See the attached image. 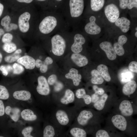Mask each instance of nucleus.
<instances>
[{
  "mask_svg": "<svg viewBox=\"0 0 137 137\" xmlns=\"http://www.w3.org/2000/svg\"><path fill=\"white\" fill-rule=\"evenodd\" d=\"M21 115L22 119L27 121H34L38 118L37 115L32 110L29 109L23 110L21 112Z\"/></svg>",
  "mask_w": 137,
  "mask_h": 137,
  "instance_id": "obj_28",
  "label": "nucleus"
},
{
  "mask_svg": "<svg viewBox=\"0 0 137 137\" xmlns=\"http://www.w3.org/2000/svg\"><path fill=\"white\" fill-rule=\"evenodd\" d=\"M95 137H111L107 131L104 129H99L95 133Z\"/></svg>",
  "mask_w": 137,
  "mask_h": 137,
  "instance_id": "obj_39",
  "label": "nucleus"
},
{
  "mask_svg": "<svg viewBox=\"0 0 137 137\" xmlns=\"http://www.w3.org/2000/svg\"><path fill=\"white\" fill-rule=\"evenodd\" d=\"M91 73L92 76L91 80L92 83L94 84H99L104 82L103 78L97 70H93Z\"/></svg>",
  "mask_w": 137,
  "mask_h": 137,
  "instance_id": "obj_30",
  "label": "nucleus"
},
{
  "mask_svg": "<svg viewBox=\"0 0 137 137\" xmlns=\"http://www.w3.org/2000/svg\"><path fill=\"white\" fill-rule=\"evenodd\" d=\"M0 70L4 76H6L8 75V72L7 70L6 65H1L0 66Z\"/></svg>",
  "mask_w": 137,
  "mask_h": 137,
  "instance_id": "obj_48",
  "label": "nucleus"
},
{
  "mask_svg": "<svg viewBox=\"0 0 137 137\" xmlns=\"http://www.w3.org/2000/svg\"><path fill=\"white\" fill-rule=\"evenodd\" d=\"M133 76V74L131 71L128 70H125L121 73L120 79L122 82L125 83L131 80Z\"/></svg>",
  "mask_w": 137,
  "mask_h": 137,
  "instance_id": "obj_33",
  "label": "nucleus"
},
{
  "mask_svg": "<svg viewBox=\"0 0 137 137\" xmlns=\"http://www.w3.org/2000/svg\"><path fill=\"white\" fill-rule=\"evenodd\" d=\"M108 98V95L107 94L105 93L102 95L100 99L94 104V107L98 110H102L104 107Z\"/></svg>",
  "mask_w": 137,
  "mask_h": 137,
  "instance_id": "obj_31",
  "label": "nucleus"
},
{
  "mask_svg": "<svg viewBox=\"0 0 137 137\" xmlns=\"http://www.w3.org/2000/svg\"><path fill=\"white\" fill-rule=\"evenodd\" d=\"M119 108L122 114L124 116H129L133 113L132 106L129 100H125L122 101L119 105Z\"/></svg>",
  "mask_w": 137,
  "mask_h": 137,
  "instance_id": "obj_21",
  "label": "nucleus"
},
{
  "mask_svg": "<svg viewBox=\"0 0 137 137\" xmlns=\"http://www.w3.org/2000/svg\"><path fill=\"white\" fill-rule=\"evenodd\" d=\"M48 65L43 63V64L40 68V72L42 73H46L48 70Z\"/></svg>",
  "mask_w": 137,
  "mask_h": 137,
  "instance_id": "obj_51",
  "label": "nucleus"
},
{
  "mask_svg": "<svg viewBox=\"0 0 137 137\" xmlns=\"http://www.w3.org/2000/svg\"><path fill=\"white\" fill-rule=\"evenodd\" d=\"M119 6L121 8L125 9L127 7V5L128 3V0H120L119 1Z\"/></svg>",
  "mask_w": 137,
  "mask_h": 137,
  "instance_id": "obj_47",
  "label": "nucleus"
},
{
  "mask_svg": "<svg viewBox=\"0 0 137 137\" xmlns=\"http://www.w3.org/2000/svg\"><path fill=\"white\" fill-rule=\"evenodd\" d=\"M99 46L105 53L108 58L114 60L116 57V54L111 43L108 41L103 42L100 43Z\"/></svg>",
  "mask_w": 137,
  "mask_h": 137,
  "instance_id": "obj_16",
  "label": "nucleus"
},
{
  "mask_svg": "<svg viewBox=\"0 0 137 137\" xmlns=\"http://www.w3.org/2000/svg\"><path fill=\"white\" fill-rule=\"evenodd\" d=\"M11 19L9 15H6L4 17L1 21V24L2 26H5L11 23Z\"/></svg>",
  "mask_w": 137,
  "mask_h": 137,
  "instance_id": "obj_42",
  "label": "nucleus"
},
{
  "mask_svg": "<svg viewBox=\"0 0 137 137\" xmlns=\"http://www.w3.org/2000/svg\"><path fill=\"white\" fill-rule=\"evenodd\" d=\"M18 28L17 24L14 23H11L7 25L4 27L5 31L6 32H10L13 30H16Z\"/></svg>",
  "mask_w": 137,
  "mask_h": 137,
  "instance_id": "obj_40",
  "label": "nucleus"
},
{
  "mask_svg": "<svg viewBox=\"0 0 137 137\" xmlns=\"http://www.w3.org/2000/svg\"><path fill=\"white\" fill-rule=\"evenodd\" d=\"M105 1L104 0H91L90 5L91 9L93 11H98L104 6Z\"/></svg>",
  "mask_w": 137,
  "mask_h": 137,
  "instance_id": "obj_32",
  "label": "nucleus"
},
{
  "mask_svg": "<svg viewBox=\"0 0 137 137\" xmlns=\"http://www.w3.org/2000/svg\"><path fill=\"white\" fill-rule=\"evenodd\" d=\"M87 134L83 128L72 124L65 131V137H87Z\"/></svg>",
  "mask_w": 137,
  "mask_h": 137,
  "instance_id": "obj_13",
  "label": "nucleus"
},
{
  "mask_svg": "<svg viewBox=\"0 0 137 137\" xmlns=\"http://www.w3.org/2000/svg\"><path fill=\"white\" fill-rule=\"evenodd\" d=\"M17 47L16 44L14 42L4 44L3 46L4 50L8 53H11L15 52L17 49Z\"/></svg>",
  "mask_w": 137,
  "mask_h": 137,
  "instance_id": "obj_34",
  "label": "nucleus"
},
{
  "mask_svg": "<svg viewBox=\"0 0 137 137\" xmlns=\"http://www.w3.org/2000/svg\"><path fill=\"white\" fill-rule=\"evenodd\" d=\"M137 27H136V28H135V30H137Z\"/></svg>",
  "mask_w": 137,
  "mask_h": 137,
  "instance_id": "obj_62",
  "label": "nucleus"
},
{
  "mask_svg": "<svg viewBox=\"0 0 137 137\" xmlns=\"http://www.w3.org/2000/svg\"><path fill=\"white\" fill-rule=\"evenodd\" d=\"M135 36L136 37H137V32L136 31L135 34Z\"/></svg>",
  "mask_w": 137,
  "mask_h": 137,
  "instance_id": "obj_61",
  "label": "nucleus"
},
{
  "mask_svg": "<svg viewBox=\"0 0 137 137\" xmlns=\"http://www.w3.org/2000/svg\"><path fill=\"white\" fill-rule=\"evenodd\" d=\"M8 71L9 72H10L13 70V67L10 65H6Z\"/></svg>",
  "mask_w": 137,
  "mask_h": 137,
  "instance_id": "obj_56",
  "label": "nucleus"
},
{
  "mask_svg": "<svg viewBox=\"0 0 137 137\" xmlns=\"http://www.w3.org/2000/svg\"><path fill=\"white\" fill-rule=\"evenodd\" d=\"M137 62L135 61L131 62L129 64L128 68L131 72L137 73Z\"/></svg>",
  "mask_w": 137,
  "mask_h": 137,
  "instance_id": "obj_43",
  "label": "nucleus"
},
{
  "mask_svg": "<svg viewBox=\"0 0 137 137\" xmlns=\"http://www.w3.org/2000/svg\"><path fill=\"white\" fill-rule=\"evenodd\" d=\"M115 24L116 26L119 28L122 32L126 33L129 30L130 22L127 18L122 17L118 18L115 22Z\"/></svg>",
  "mask_w": 137,
  "mask_h": 137,
  "instance_id": "obj_23",
  "label": "nucleus"
},
{
  "mask_svg": "<svg viewBox=\"0 0 137 137\" xmlns=\"http://www.w3.org/2000/svg\"><path fill=\"white\" fill-rule=\"evenodd\" d=\"M137 84L134 80H131L125 84L123 88V93L126 95H130L133 93L137 88Z\"/></svg>",
  "mask_w": 137,
  "mask_h": 137,
  "instance_id": "obj_25",
  "label": "nucleus"
},
{
  "mask_svg": "<svg viewBox=\"0 0 137 137\" xmlns=\"http://www.w3.org/2000/svg\"><path fill=\"white\" fill-rule=\"evenodd\" d=\"M93 88L95 93L98 95H102L104 93L105 91L102 88H98L96 85H93Z\"/></svg>",
  "mask_w": 137,
  "mask_h": 137,
  "instance_id": "obj_44",
  "label": "nucleus"
},
{
  "mask_svg": "<svg viewBox=\"0 0 137 137\" xmlns=\"http://www.w3.org/2000/svg\"><path fill=\"white\" fill-rule=\"evenodd\" d=\"M89 22L84 25V29L85 32L90 35L99 33L101 31L100 28L96 23V17L92 15L89 17Z\"/></svg>",
  "mask_w": 137,
  "mask_h": 137,
  "instance_id": "obj_12",
  "label": "nucleus"
},
{
  "mask_svg": "<svg viewBox=\"0 0 137 137\" xmlns=\"http://www.w3.org/2000/svg\"><path fill=\"white\" fill-rule=\"evenodd\" d=\"M105 15L109 21L113 23L119 18V11L117 6L113 4L107 5L104 10Z\"/></svg>",
  "mask_w": 137,
  "mask_h": 137,
  "instance_id": "obj_11",
  "label": "nucleus"
},
{
  "mask_svg": "<svg viewBox=\"0 0 137 137\" xmlns=\"http://www.w3.org/2000/svg\"><path fill=\"white\" fill-rule=\"evenodd\" d=\"M77 113L74 106H57L52 114V123L57 127L62 129L70 127L74 122Z\"/></svg>",
  "mask_w": 137,
  "mask_h": 137,
  "instance_id": "obj_4",
  "label": "nucleus"
},
{
  "mask_svg": "<svg viewBox=\"0 0 137 137\" xmlns=\"http://www.w3.org/2000/svg\"><path fill=\"white\" fill-rule=\"evenodd\" d=\"M71 40V32L65 31L58 32L41 41L52 58H60L69 53Z\"/></svg>",
  "mask_w": 137,
  "mask_h": 137,
  "instance_id": "obj_2",
  "label": "nucleus"
},
{
  "mask_svg": "<svg viewBox=\"0 0 137 137\" xmlns=\"http://www.w3.org/2000/svg\"><path fill=\"white\" fill-rule=\"evenodd\" d=\"M17 61L27 69L32 70L35 67V60L34 58L29 55H25L22 56Z\"/></svg>",
  "mask_w": 137,
  "mask_h": 137,
  "instance_id": "obj_19",
  "label": "nucleus"
},
{
  "mask_svg": "<svg viewBox=\"0 0 137 137\" xmlns=\"http://www.w3.org/2000/svg\"><path fill=\"white\" fill-rule=\"evenodd\" d=\"M63 0H48L46 10L59 12Z\"/></svg>",
  "mask_w": 137,
  "mask_h": 137,
  "instance_id": "obj_26",
  "label": "nucleus"
},
{
  "mask_svg": "<svg viewBox=\"0 0 137 137\" xmlns=\"http://www.w3.org/2000/svg\"><path fill=\"white\" fill-rule=\"evenodd\" d=\"M18 2L20 3H25L27 4H29L31 3L33 0H17Z\"/></svg>",
  "mask_w": 137,
  "mask_h": 137,
  "instance_id": "obj_54",
  "label": "nucleus"
},
{
  "mask_svg": "<svg viewBox=\"0 0 137 137\" xmlns=\"http://www.w3.org/2000/svg\"><path fill=\"white\" fill-rule=\"evenodd\" d=\"M77 66L82 67L87 65L89 61L87 58L81 53L70 52L66 55Z\"/></svg>",
  "mask_w": 137,
  "mask_h": 137,
  "instance_id": "obj_14",
  "label": "nucleus"
},
{
  "mask_svg": "<svg viewBox=\"0 0 137 137\" xmlns=\"http://www.w3.org/2000/svg\"><path fill=\"white\" fill-rule=\"evenodd\" d=\"M5 113V106L3 101L0 99V116H3Z\"/></svg>",
  "mask_w": 137,
  "mask_h": 137,
  "instance_id": "obj_49",
  "label": "nucleus"
},
{
  "mask_svg": "<svg viewBox=\"0 0 137 137\" xmlns=\"http://www.w3.org/2000/svg\"><path fill=\"white\" fill-rule=\"evenodd\" d=\"M111 121L114 126L119 130L122 131L126 130L127 122L123 116L119 114L114 115L112 118Z\"/></svg>",
  "mask_w": 137,
  "mask_h": 137,
  "instance_id": "obj_17",
  "label": "nucleus"
},
{
  "mask_svg": "<svg viewBox=\"0 0 137 137\" xmlns=\"http://www.w3.org/2000/svg\"><path fill=\"white\" fill-rule=\"evenodd\" d=\"M127 7L129 9H131L133 7L137 8V0H130L128 1Z\"/></svg>",
  "mask_w": 137,
  "mask_h": 137,
  "instance_id": "obj_45",
  "label": "nucleus"
},
{
  "mask_svg": "<svg viewBox=\"0 0 137 137\" xmlns=\"http://www.w3.org/2000/svg\"><path fill=\"white\" fill-rule=\"evenodd\" d=\"M92 112L87 110H83L77 113L73 124L80 127H85L93 117Z\"/></svg>",
  "mask_w": 137,
  "mask_h": 137,
  "instance_id": "obj_8",
  "label": "nucleus"
},
{
  "mask_svg": "<svg viewBox=\"0 0 137 137\" xmlns=\"http://www.w3.org/2000/svg\"><path fill=\"white\" fill-rule=\"evenodd\" d=\"M127 40V37L124 35H121L119 36L118 42L115 43L113 44V48L116 54L121 56L124 54L125 51L123 45Z\"/></svg>",
  "mask_w": 137,
  "mask_h": 137,
  "instance_id": "obj_20",
  "label": "nucleus"
},
{
  "mask_svg": "<svg viewBox=\"0 0 137 137\" xmlns=\"http://www.w3.org/2000/svg\"><path fill=\"white\" fill-rule=\"evenodd\" d=\"M1 38V37L0 36V39Z\"/></svg>",
  "mask_w": 137,
  "mask_h": 137,
  "instance_id": "obj_63",
  "label": "nucleus"
},
{
  "mask_svg": "<svg viewBox=\"0 0 137 137\" xmlns=\"http://www.w3.org/2000/svg\"><path fill=\"white\" fill-rule=\"evenodd\" d=\"M22 52V50L20 49H19L16 50L14 53V54H20Z\"/></svg>",
  "mask_w": 137,
  "mask_h": 137,
  "instance_id": "obj_57",
  "label": "nucleus"
},
{
  "mask_svg": "<svg viewBox=\"0 0 137 137\" xmlns=\"http://www.w3.org/2000/svg\"><path fill=\"white\" fill-rule=\"evenodd\" d=\"M4 9V6L3 5L2 3H0V17L2 15Z\"/></svg>",
  "mask_w": 137,
  "mask_h": 137,
  "instance_id": "obj_55",
  "label": "nucleus"
},
{
  "mask_svg": "<svg viewBox=\"0 0 137 137\" xmlns=\"http://www.w3.org/2000/svg\"><path fill=\"white\" fill-rule=\"evenodd\" d=\"M3 58V55L0 52V64L2 61Z\"/></svg>",
  "mask_w": 137,
  "mask_h": 137,
  "instance_id": "obj_59",
  "label": "nucleus"
},
{
  "mask_svg": "<svg viewBox=\"0 0 137 137\" xmlns=\"http://www.w3.org/2000/svg\"><path fill=\"white\" fill-rule=\"evenodd\" d=\"M21 57L20 55L15 54L14 53L12 55L5 56L4 58V60L7 62L11 63L17 60Z\"/></svg>",
  "mask_w": 137,
  "mask_h": 137,
  "instance_id": "obj_36",
  "label": "nucleus"
},
{
  "mask_svg": "<svg viewBox=\"0 0 137 137\" xmlns=\"http://www.w3.org/2000/svg\"><path fill=\"white\" fill-rule=\"evenodd\" d=\"M39 16L36 11L32 13L31 11L27 9H23L19 14L18 18V25L19 31L23 34L29 31L32 19L38 18Z\"/></svg>",
  "mask_w": 137,
  "mask_h": 137,
  "instance_id": "obj_5",
  "label": "nucleus"
},
{
  "mask_svg": "<svg viewBox=\"0 0 137 137\" xmlns=\"http://www.w3.org/2000/svg\"><path fill=\"white\" fill-rule=\"evenodd\" d=\"M65 132L64 129L57 127L52 122L44 126L41 137H65Z\"/></svg>",
  "mask_w": 137,
  "mask_h": 137,
  "instance_id": "obj_7",
  "label": "nucleus"
},
{
  "mask_svg": "<svg viewBox=\"0 0 137 137\" xmlns=\"http://www.w3.org/2000/svg\"><path fill=\"white\" fill-rule=\"evenodd\" d=\"M53 62V60L52 58L50 56H47L45 58L43 62L45 64L48 65L52 64Z\"/></svg>",
  "mask_w": 137,
  "mask_h": 137,
  "instance_id": "obj_50",
  "label": "nucleus"
},
{
  "mask_svg": "<svg viewBox=\"0 0 137 137\" xmlns=\"http://www.w3.org/2000/svg\"><path fill=\"white\" fill-rule=\"evenodd\" d=\"M13 95L15 99L22 101L28 100L31 97L30 93L25 90L16 91L13 93Z\"/></svg>",
  "mask_w": 137,
  "mask_h": 137,
  "instance_id": "obj_27",
  "label": "nucleus"
},
{
  "mask_svg": "<svg viewBox=\"0 0 137 137\" xmlns=\"http://www.w3.org/2000/svg\"><path fill=\"white\" fill-rule=\"evenodd\" d=\"M70 28L61 13L43 10L39 14L34 33L37 39L42 41L58 32L69 31Z\"/></svg>",
  "mask_w": 137,
  "mask_h": 137,
  "instance_id": "obj_1",
  "label": "nucleus"
},
{
  "mask_svg": "<svg viewBox=\"0 0 137 137\" xmlns=\"http://www.w3.org/2000/svg\"><path fill=\"white\" fill-rule=\"evenodd\" d=\"M0 137H11L8 135H0Z\"/></svg>",
  "mask_w": 137,
  "mask_h": 137,
  "instance_id": "obj_60",
  "label": "nucleus"
},
{
  "mask_svg": "<svg viewBox=\"0 0 137 137\" xmlns=\"http://www.w3.org/2000/svg\"><path fill=\"white\" fill-rule=\"evenodd\" d=\"M42 134V131L35 130L31 126L24 128L19 133V137H41Z\"/></svg>",
  "mask_w": 137,
  "mask_h": 137,
  "instance_id": "obj_15",
  "label": "nucleus"
},
{
  "mask_svg": "<svg viewBox=\"0 0 137 137\" xmlns=\"http://www.w3.org/2000/svg\"><path fill=\"white\" fill-rule=\"evenodd\" d=\"M5 31L4 29L2 28H0V36H1L4 34Z\"/></svg>",
  "mask_w": 137,
  "mask_h": 137,
  "instance_id": "obj_58",
  "label": "nucleus"
},
{
  "mask_svg": "<svg viewBox=\"0 0 137 137\" xmlns=\"http://www.w3.org/2000/svg\"><path fill=\"white\" fill-rule=\"evenodd\" d=\"M65 77L67 79L72 80L73 85L75 87L79 85L82 78L81 75L79 73L78 70L73 67L69 70L68 72L65 75Z\"/></svg>",
  "mask_w": 137,
  "mask_h": 137,
  "instance_id": "obj_18",
  "label": "nucleus"
},
{
  "mask_svg": "<svg viewBox=\"0 0 137 137\" xmlns=\"http://www.w3.org/2000/svg\"><path fill=\"white\" fill-rule=\"evenodd\" d=\"M84 7L83 0H63L59 10L66 22L72 30L78 29L80 18Z\"/></svg>",
  "mask_w": 137,
  "mask_h": 137,
  "instance_id": "obj_3",
  "label": "nucleus"
},
{
  "mask_svg": "<svg viewBox=\"0 0 137 137\" xmlns=\"http://www.w3.org/2000/svg\"><path fill=\"white\" fill-rule=\"evenodd\" d=\"M38 84L36 90L40 95L44 96L49 95L51 92V89L47 79L44 76H39L37 78Z\"/></svg>",
  "mask_w": 137,
  "mask_h": 137,
  "instance_id": "obj_10",
  "label": "nucleus"
},
{
  "mask_svg": "<svg viewBox=\"0 0 137 137\" xmlns=\"http://www.w3.org/2000/svg\"><path fill=\"white\" fill-rule=\"evenodd\" d=\"M57 76L55 74H53L50 75L47 79V82L50 85H54L57 82Z\"/></svg>",
  "mask_w": 137,
  "mask_h": 137,
  "instance_id": "obj_41",
  "label": "nucleus"
},
{
  "mask_svg": "<svg viewBox=\"0 0 137 137\" xmlns=\"http://www.w3.org/2000/svg\"><path fill=\"white\" fill-rule=\"evenodd\" d=\"M75 96L74 92L69 88L66 89L63 95L55 103L57 106H67L70 104L75 102Z\"/></svg>",
  "mask_w": 137,
  "mask_h": 137,
  "instance_id": "obj_9",
  "label": "nucleus"
},
{
  "mask_svg": "<svg viewBox=\"0 0 137 137\" xmlns=\"http://www.w3.org/2000/svg\"><path fill=\"white\" fill-rule=\"evenodd\" d=\"M43 63V61L40 59H37L36 60L35 66L37 68H40Z\"/></svg>",
  "mask_w": 137,
  "mask_h": 137,
  "instance_id": "obj_53",
  "label": "nucleus"
},
{
  "mask_svg": "<svg viewBox=\"0 0 137 137\" xmlns=\"http://www.w3.org/2000/svg\"><path fill=\"white\" fill-rule=\"evenodd\" d=\"M13 38V36L12 33H7L3 35L2 40V42L5 44L12 42Z\"/></svg>",
  "mask_w": 137,
  "mask_h": 137,
  "instance_id": "obj_38",
  "label": "nucleus"
},
{
  "mask_svg": "<svg viewBox=\"0 0 137 137\" xmlns=\"http://www.w3.org/2000/svg\"><path fill=\"white\" fill-rule=\"evenodd\" d=\"M13 73L15 74H20L24 71V68L21 64L15 63L13 65Z\"/></svg>",
  "mask_w": 137,
  "mask_h": 137,
  "instance_id": "obj_37",
  "label": "nucleus"
},
{
  "mask_svg": "<svg viewBox=\"0 0 137 137\" xmlns=\"http://www.w3.org/2000/svg\"><path fill=\"white\" fill-rule=\"evenodd\" d=\"M20 110L18 108H12L7 106L5 108V113L9 116L11 119L15 122L18 121L20 117Z\"/></svg>",
  "mask_w": 137,
  "mask_h": 137,
  "instance_id": "obj_22",
  "label": "nucleus"
},
{
  "mask_svg": "<svg viewBox=\"0 0 137 137\" xmlns=\"http://www.w3.org/2000/svg\"><path fill=\"white\" fill-rule=\"evenodd\" d=\"M71 32V40L69 53H80L83 49V46L86 42L85 37L78 30H72Z\"/></svg>",
  "mask_w": 137,
  "mask_h": 137,
  "instance_id": "obj_6",
  "label": "nucleus"
},
{
  "mask_svg": "<svg viewBox=\"0 0 137 137\" xmlns=\"http://www.w3.org/2000/svg\"><path fill=\"white\" fill-rule=\"evenodd\" d=\"M55 84L54 89V91L57 93L60 92L63 88V85L60 83L57 82Z\"/></svg>",
  "mask_w": 137,
  "mask_h": 137,
  "instance_id": "obj_46",
  "label": "nucleus"
},
{
  "mask_svg": "<svg viewBox=\"0 0 137 137\" xmlns=\"http://www.w3.org/2000/svg\"><path fill=\"white\" fill-rule=\"evenodd\" d=\"M75 97L77 99H83L85 104L89 105L92 102L91 96L86 94L85 90L83 88L77 89L75 93Z\"/></svg>",
  "mask_w": 137,
  "mask_h": 137,
  "instance_id": "obj_24",
  "label": "nucleus"
},
{
  "mask_svg": "<svg viewBox=\"0 0 137 137\" xmlns=\"http://www.w3.org/2000/svg\"><path fill=\"white\" fill-rule=\"evenodd\" d=\"M91 97L92 102L94 104L99 99V97L98 95L95 93L91 95Z\"/></svg>",
  "mask_w": 137,
  "mask_h": 137,
  "instance_id": "obj_52",
  "label": "nucleus"
},
{
  "mask_svg": "<svg viewBox=\"0 0 137 137\" xmlns=\"http://www.w3.org/2000/svg\"><path fill=\"white\" fill-rule=\"evenodd\" d=\"M97 69L100 74L106 81L109 82L110 81L111 78L107 66L100 64L97 66Z\"/></svg>",
  "mask_w": 137,
  "mask_h": 137,
  "instance_id": "obj_29",
  "label": "nucleus"
},
{
  "mask_svg": "<svg viewBox=\"0 0 137 137\" xmlns=\"http://www.w3.org/2000/svg\"><path fill=\"white\" fill-rule=\"evenodd\" d=\"M9 97V94L8 91L5 86L0 85V99L6 100Z\"/></svg>",
  "mask_w": 137,
  "mask_h": 137,
  "instance_id": "obj_35",
  "label": "nucleus"
}]
</instances>
